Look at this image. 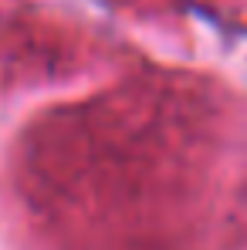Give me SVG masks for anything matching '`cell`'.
Instances as JSON below:
<instances>
[]
</instances>
